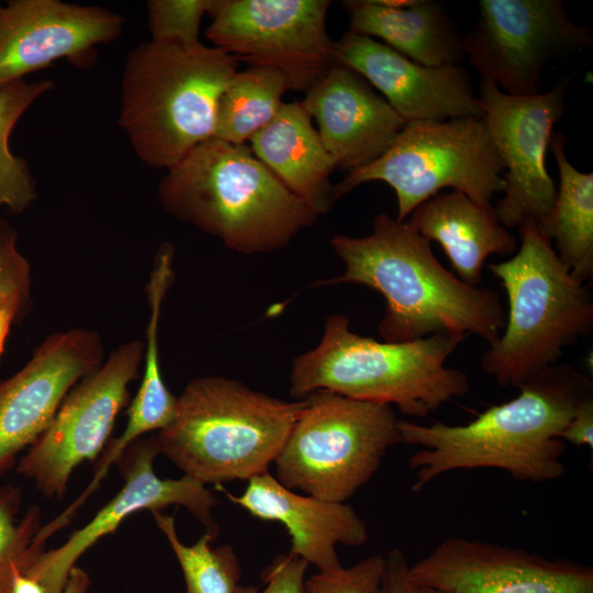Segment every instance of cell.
Wrapping results in <instances>:
<instances>
[{
	"label": "cell",
	"instance_id": "obj_28",
	"mask_svg": "<svg viewBox=\"0 0 593 593\" xmlns=\"http://www.w3.org/2000/svg\"><path fill=\"white\" fill-rule=\"evenodd\" d=\"M32 275L18 247V231L0 217V359L10 332L31 313Z\"/></svg>",
	"mask_w": 593,
	"mask_h": 593
},
{
	"label": "cell",
	"instance_id": "obj_19",
	"mask_svg": "<svg viewBox=\"0 0 593 593\" xmlns=\"http://www.w3.org/2000/svg\"><path fill=\"white\" fill-rule=\"evenodd\" d=\"M305 93L302 103L340 169L350 171L379 158L406 123L366 79L340 65Z\"/></svg>",
	"mask_w": 593,
	"mask_h": 593
},
{
	"label": "cell",
	"instance_id": "obj_15",
	"mask_svg": "<svg viewBox=\"0 0 593 593\" xmlns=\"http://www.w3.org/2000/svg\"><path fill=\"white\" fill-rule=\"evenodd\" d=\"M104 348L91 329L54 333L16 373L0 379V477L15 467L48 428L69 391L102 363Z\"/></svg>",
	"mask_w": 593,
	"mask_h": 593
},
{
	"label": "cell",
	"instance_id": "obj_26",
	"mask_svg": "<svg viewBox=\"0 0 593 593\" xmlns=\"http://www.w3.org/2000/svg\"><path fill=\"white\" fill-rule=\"evenodd\" d=\"M55 87L52 80H19L0 87V209L23 213L37 198L29 164L9 148L15 124L41 96Z\"/></svg>",
	"mask_w": 593,
	"mask_h": 593
},
{
	"label": "cell",
	"instance_id": "obj_21",
	"mask_svg": "<svg viewBox=\"0 0 593 593\" xmlns=\"http://www.w3.org/2000/svg\"><path fill=\"white\" fill-rule=\"evenodd\" d=\"M406 222L429 243L437 242L456 276L473 287L481 283L489 256L512 255L519 244L491 203H479L457 190L424 201Z\"/></svg>",
	"mask_w": 593,
	"mask_h": 593
},
{
	"label": "cell",
	"instance_id": "obj_23",
	"mask_svg": "<svg viewBox=\"0 0 593 593\" xmlns=\"http://www.w3.org/2000/svg\"><path fill=\"white\" fill-rule=\"evenodd\" d=\"M349 31L379 37L407 58L429 67L456 64L462 36L444 8L429 0L343 1Z\"/></svg>",
	"mask_w": 593,
	"mask_h": 593
},
{
	"label": "cell",
	"instance_id": "obj_34",
	"mask_svg": "<svg viewBox=\"0 0 593 593\" xmlns=\"http://www.w3.org/2000/svg\"><path fill=\"white\" fill-rule=\"evenodd\" d=\"M561 438L567 444L593 449V393L579 402Z\"/></svg>",
	"mask_w": 593,
	"mask_h": 593
},
{
	"label": "cell",
	"instance_id": "obj_12",
	"mask_svg": "<svg viewBox=\"0 0 593 593\" xmlns=\"http://www.w3.org/2000/svg\"><path fill=\"white\" fill-rule=\"evenodd\" d=\"M144 343L116 347L103 363L67 394L43 435L22 455L15 470L46 497L61 496L74 470L94 461L109 443L128 387L143 360Z\"/></svg>",
	"mask_w": 593,
	"mask_h": 593
},
{
	"label": "cell",
	"instance_id": "obj_25",
	"mask_svg": "<svg viewBox=\"0 0 593 593\" xmlns=\"http://www.w3.org/2000/svg\"><path fill=\"white\" fill-rule=\"evenodd\" d=\"M287 90V79L275 69L250 66L237 71L220 98L214 137L246 145L275 118Z\"/></svg>",
	"mask_w": 593,
	"mask_h": 593
},
{
	"label": "cell",
	"instance_id": "obj_13",
	"mask_svg": "<svg viewBox=\"0 0 593 593\" xmlns=\"http://www.w3.org/2000/svg\"><path fill=\"white\" fill-rule=\"evenodd\" d=\"M567 85L514 96L488 79L480 80L483 119L504 167V195L493 206L507 230L526 220H533L540 231L546 225L557 193L546 168V152L553 126L564 112Z\"/></svg>",
	"mask_w": 593,
	"mask_h": 593
},
{
	"label": "cell",
	"instance_id": "obj_6",
	"mask_svg": "<svg viewBox=\"0 0 593 593\" xmlns=\"http://www.w3.org/2000/svg\"><path fill=\"white\" fill-rule=\"evenodd\" d=\"M304 400L287 402L223 377L191 380L168 426L155 434L159 454L184 475L221 485L268 472Z\"/></svg>",
	"mask_w": 593,
	"mask_h": 593
},
{
	"label": "cell",
	"instance_id": "obj_20",
	"mask_svg": "<svg viewBox=\"0 0 593 593\" xmlns=\"http://www.w3.org/2000/svg\"><path fill=\"white\" fill-rule=\"evenodd\" d=\"M247 481L244 493L237 496L222 485L216 488L254 517L281 523L291 538L290 553L315 566L318 571L342 566L337 544L356 547L368 539L366 522L347 503L295 493L269 471Z\"/></svg>",
	"mask_w": 593,
	"mask_h": 593
},
{
	"label": "cell",
	"instance_id": "obj_29",
	"mask_svg": "<svg viewBox=\"0 0 593 593\" xmlns=\"http://www.w3.org/2000/svg\"><path fill=\"white\" fill-rule=\"evenodd\" d=\"M21 506V489L0 485V583L15 569H22L32 555L40 552L31 546L42 527L41 510L31 506L19 518Z\"/></svg>",
	"mask_w": 593,
	"mask_h": 593
},
{
	"label": "cell",
	"instance_id": "obj_16",
	"mask_svg": "<svg viewBox=\"0 0 593 593\" xmlns=\"http://www.w3.org/2000/svg\"><path fill=\"white\" fill-rule=\"evenodd\" d=\"M409 573L446 593H593L592 567L457 536L440 541Z\"/></svg>",
	"mask_w": 593,
	"mask_h": 593
},
{
	"label": "cell",
	"instance_id": "obj_33",
	"mask_svg": "<svg viewBox=\"0 0 593 593\" xmlns=\"http://www.w3.org/2000/svg\"><path fill=\"white\" fill-rule=\"evenodd\" d=\"M410 564L405 553L393 548L384 555L381 593H446L414 580L409 573Z\"/></svg>",
	"mask_w": 593,
	"mask_h": 593
},
{
	"label": "cell",
	"instance_id": "obj_24",
	"mask_svg": "<svg viewBox=\"0 0 593 593\" xmlns=\"http://www.w3.org/2000/svg\"><path fill=\"white\" fill-rule=\"evenodd\" d=\"M566 136L553 132L549 146L559 188L542 234L556 244L563 267L578 280L593 276V172L575 169L566 156Z\"/></svg>",
	"mask_w": 593,
	"mask_h": 593
},
{
	"label": "cell",
	"instance_id": "obj_18",
	"mask_svg": "<svg viewBox=\"0 0 593 593\" xmlns=\"http://www.w3.org/2000/svg\"><path fill=\"white\" fill-rule=\"evenodd\" d=\"M336 65L347 67L376 87L405 121L483 118L479 97L457 64H418L371 37L347 31L334 41Z\"/></svg>",
	"mask_w": 593,
	"mask_h": 593
},
{
	"label": "cell",
	"instance_id": "obj_1",
	"mask_svg": "<svg viewBox=\"0 0 593 593\" xmlns=\"http://www.w3.org/2000/svg\"><path fill=\"white\" fill-rule=\"evenodd\" d=\"M465 425L399 419L401 443L418 449L407 460L418 492L445 473L493 468L514 479L544 483L566 472L561 438L579 402L593 393L592 380L567 363H555Z\"/></svg>",
	"mask_w": 593,
	"mask_h": 593
},
{
	"label": "cell",
	"instance_id": "obj_27",
	"mask_svg": "<svg viewBox=\"0 0 593 593\" xmlns=\"http://www.w3.org/2000/svg\"><path fill=\"white\" fill-rule=\"evenodd\" d=\"M150 513L178 560L187 593H235L242 569L233 547L222 545L212 548L211 544L217 537L208 532L188 546L177 534L174 516L161 511Z\"/></svg>",
	"mask_w": 593,
	"mask_h": 593
},
{
	"label": "cell",
	"instance_id": "obj_4",
	"mask_svg": "<svg viewBox=\"0 0 593 593\" xmlns=\"http://www.w3.org/2000/svg\"><path fill=\"white\" fill-rule=\"evenodd\" d=\"M467 337L443 333L412 342H380L355 333L345 314H333L318 345L293 360L290 394L302 400L326 390L426 417L469 392L468 374L446 366Z\"/></svg>",
	"mask_w": 593,
	"mask_h": 593
},
{
	"label": "cell",
	"instance_id": "obj_31",
	"mask_svg": "<svg viewBox=\"0 0 593 593\" xmlns=\"http://www.w3.org/2000/svg\"><path fill=\"white\" fill-rule=\"evenodd\" d=\"M384 555L369 556L350 568L318 571L304 581L303 593H381Z\"/></svg>",
	"mask_w": 593,
	"mask_h": 593
},
{
	"label": "cell",
	"instance_id": "obj_10",
	"mask_svg": "<svg viewBox=\"0 0 593 593\" xmlns=\"http://www.w3.org/2000/svg\"><path fill=\"white\" fill-rule=\"evenodd\" d=\"M328 0H214L205 30L213 47L284 76L306 92L335 65L326 30Z\"/></svg>",
	"mask_w": 593,
	"mask_h": 593
},
{
	"label": "cell",
	"instance_id": "obj_5",
	"mask_svg": "<svg viewBox=\"0 0 593 593\" xmlns=\"http://www.w3.org/2000/svg\"><path fill=\"white\" fill-rule=\"evenodd\" d=\"M238 61L201 41H147L126 56L119 124L142 163L168 170L213 138Z\"/></svg>",
	"mask_w": 593,
	"mask_h": 593
},
{
	"label": "cell",
	"instance_id": "obj_22",
	"mask_svg": "<svg viewBox=\"0 0 593 593\" xmlns=\"http://www.w3.org/2000/svg\"><path fill=\"white\" fill-rule=\"evenodd\" d=\"M249 143L255 156L318 215L332 209L336 200L331 175L337 164L302 102H283Z\"/></svg>",
	"mask_w": 593,
	"mask_h": 593
},
{
	"label": "cell",
	"instance_id": "obj_14",
	"mask_svg": "<svg viewBox=\"0 0 593 593\" xmlns=\"http://www.w3.org/2000/svg\"><path fill=\"white\" fill-rule=\"evenodd\" d=\"M158 455L155 435L132 444L116 462L124 484L115 496L83 527L74 530L63 545L32 556L22 570L35 578L47 593H61L79 558L128 516L143 510L154 512L170 505L183 506L205 526V532L217 536L219 526L212 511L219 501L213 492L184 474L179 479L159 478L154 470Z\"/></svg>",
	"mask_w": 593,
	"mask_h": 593
},
{
	"label": "cell",
	"instance_id": "obj_9",
	"mask_svg": "<svg viewBox=\"0 0 593 593\" xmlns=\"http://www.w3.org/2000/svg\"><path fill=\"white\" fill-rule=\"evenodd\" d=\"M503 171L483 118L411 121L379 158L334 184V195L337 201L365 182L383 181L396 194L395 219L405 221L445 188L490 203L505 189Z\"/></svg>",
	"mask_w": 593,
	"mask_h": 593
},
{
	"label": "cell",
	"instance_id": "obj_11",
	"mask_svg": "<svg viewBox=\"0 0 593 593\" xmlns=\"http://www.w3.org/2000/svg\"><path fill=\"white\" fill-rule=\"evenodd\" d=\"M591 31L559 0H481L462 53L482 78L514 96L539 92L545 65L591 48Z\"/></svg>",
	"mask_w": 593,
	"mask_h": 593
},
{
	"label": "cell",
	"instance_id": "obj_35",
	"mask_svg": "<svg viewBox=\"0 0 593 593\" xmlns=\"http://www.w3.org/2000/svg\"><path fill=\"white\" fill-rule=\"evenodd\" d=\"M0 593H47L44 586L21 568L0 583Z\"/></svg>",
	"mask_w": 593,
	"mask_h": 593
},
{
	"label": "cell",
	"instance_id": "obj_3",
	"mask_svg": "<svg viewBox=\"0 0 593 593\" xmlns=\"http://www.w3.org/2000/svg\"><path fill=\"white\" fill-rule=\"evenodd\" d=\"M158 200L172 217L244 255L286 247L320 216L249 146L215 137L167 170L158 184Z\"/></svg>",
	"mask_w": 593,
	"mask_h": 593
},
{
	"label": "cell",
	"instance_id": "obj_7",
	"mask_svg": "<svg viewBox=\"0 0 593 593\" xmlns=\"http://www.w3.org/2000/svg\"><path fill=\"white\" fill-rule=\"evenodd\" d=\"M513 257L486 267L506 292L508 312L499 338L482 354V370L501 387L519 388L557 363L563 350L591 335L593 296L561 264L533 220L518 227Z\"/></svg>",
	"mask_w": 593,
	"mask_h": 593
},
{
	"label": "cell",
	"instance_id": "obj_36",
	"mask_svg": "<svg viewBox=\"0 0 593 593\" xmlns=\"http://www.w3.org/2000/svg\"><path fill=\"white\" fill-rule=\"evenodd\" d=\"M89 586V574L76 566L71 569L61 593H87Z\"/></svg>",
	"mask_w": 593,
	"mask_h": 593
},
{
	"label": "cell",
	"instance_id": "obj_2",
	"mask_svg": "<svg viewBox=\"0 0 593 593\" xmlns=\"http://www.w3.org/2000/svg\"><path fill=\"white\" fill-rule=\"evenodd\" d=\"M331 246L345 271L315 286L354 283L380 293L385 309L377 331L384 342L448 333L474 334L490 345L504 328L506 312L500 293L461 281L406 221L381 213L371 234L334 235Z\"/></svg>",
	"mask_w": 593,
	"mask_h": 593
},
{
	"label": "cell",
	"instance_id": "obj_32",
	"mask_svg": "<svg viewBox=\"0 0 593 593\" xmlns=\"http://www.w3.org/2000/svg\"><path fill=\"white\" fill-rule=\"evenodd\" d=\"M307 568L309 563L295 555H279L261 572L265 588L238 584L235 593H303Z\"/></svg>",
	"mask_w": 593,
	"mask_h": 593
},
{
	"label": "cell",
	"instance_id": "obj_8",
	"mask_svg": "<svg viewBox=\"0 0 593 593\" xmlns=\"http://www.w3.org/2000/svg\"><path fill=\"white\" fill-rule=\"evenodd\" d=\"M273 463L276 478L329 502L346 503L401 443L393 406L320 390L304 399Z\"/></svg>",
	"mask_w": 593,
	"mask_h": 593
},
{
	"label": "cell",
	"instance_id": "obj_30",
	"mask_svg": "<svg viewBox=\"0 0 593 593\" xmlns=\"http://www.w3.org/2000/svg\"><path fill=\"white\" fill-rule=\"evenodd\" d=\"M214 0H150L148 26L154 41L200 42V25Z\"/></svg>",
	"mask_w": 593,
	"mask_h": 593
},
{
	"label": "cell",
	"instance_id": "obj_17",
	"mask_svg": "<svg viewBox=\"0 0 593 593\" xmlns=\"http://www.w3.org/2000/svg\"><path fill=\"white\" fill-rule=\"evenodd\" d=\"M124 19L99 5L59 0H9L0 4V87L67 59L91 66L97 46L116 40Z\"/></svg>",
	"mask_w": 593,
	"mask_h": 593
}]
</instances>
